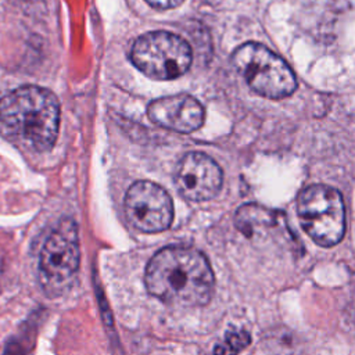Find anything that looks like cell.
<instances>
[{"label":"cell","instance_id":"6da1fadb","mask_svg":"<svg viewBox=\"0 0 355 355\" xmlns=\"http://www.w3.org/2000/svg\"><path fill=\"white\" fill-rule=\"evenodd\" d=\"M147 291L161 302L193 308L205 305L214 293L215 279L205 255L193 247L169 245L147 263Z\"/></svg>","mask_w":355,"mask_h":355},{"label":"cell","instance_id":"7a4b0ae2","mask_svg":"<svg viewBox=\"0 0 355 355\" xmlns=\"http://www.w3.org/2000/svg\"><path fill=\"white\" fill-rule=\"evenodd\" d=\"M0 121L37 151L50 150L60 126V104L47 89L21 86L0 100Z\"/></svg>","mask_w":355,"mask_h":355},{"label":"cell","instance_id":"3957f363","mask_svg":"<svg viewBox=\"0 0 355 355\" xmlns=\"http://www.w3.org/2000/svg\"><path fill=\"white\" fill-rule=\"evenodd\" d=\"M79 258L76 225L65 218L47 236L39 254V283L49 297H60L71 288L78 273Z\"/></svg>","mask_w":355,"mask_h":355},{"label":"cell","instance_id":"277c9868","mask_svg":"<svg viewBox=\"0 0 355 355\" xmlns=\"http://www.w3.org/2000/svg\"><path fill=\"white\" fill-rule=\"evenodd\" d=\"M232 61L248 86L263 97L283 98L297 87L290 67L261 43L248 42L241 44L233 53Z\"/></svg>","mask_w":355,"mask_h":355},{"label":"cell","instance_id":"5b68a950","mask_svg":"<svg viewBox=\"0 0 355 355\" xmlns=\"http://www.w3.org/2000/svg\"><path fill=\"white\" fill-rule=\"evenodd\" d=\"M297 212L302 229L319 245H336L345 232V209L341 194L324 184H313L301 191Z\"/></svg>","mask_w":355,"mask_h":355},{"label":"cell","instance_id":"8992f818","mask_svg":"<svg viewBox=\"0 0 355 355\" xmlns=\"http://www.w3.org/2000/svg\"><path fill=\"white\" fill-rule=\"evenodd\" d=\"M135 67L151 79L171 80L183 75L191 64V49L180 36L154 31L136 39L130 50Z\"/></svg>","mask_w":355,"mask_h":355},{"label":"cell","instance_id":"52a82bcc","mask_svg":"<svg viewBox=\"0 0 355 355\" xmlns=\"http://www.w3.org/2000/svg\"><path fill=\"white\" fill-rule=\"evenodd\" d=\"M125 214L137 230L158 233L171 226L173 202L161 186L148 180H139L126 191Z\"/></svg>","mask_w":355,"mask_h":355},{"label":"cell","instance_id":"ba28073f","mask_svg":"<svg viewBox=\"0 0 355 355\" xmlns=\"http://www.w3.org/2000/svg\"><path fill=\"white\" fill-rule=\"evenodd\" d=\"M175 186L187 200L207 201L220 190L222 171L211 157L193 151L179 161L175 172Z\"/></svg>","mask_w":355,"mask_h":355},{"label":"cell","instance_id":"9c48e42d","mask_svg":"<svg viewBox=\"0 0 355 355\" xmlns=\"http://www.w3.org/2000/svg\"><path fill=\"white\" fill-rule=\"evenodd\" d=\"M147 112L154 123L179 133L194 132L204 122L201 103L184 93L165 96L151 101Z\"/></svg>","mask_w":355,"mask_h":355},{"label":"cell","instance_id":"30bf717a","mask_svg":"<svg viewBox=\"0 0 355 355\" xmlns=\"http://www.w3.org/2000/svg\"><path fill=\"white\" fill-rule=\"evenodd\" d=\"M277 223L279 219L275 212L254 204L241 207L236 214V226L248 237L265 234Z\"/></svg>","mask_w":355,"mask_h":355},{"label":"cell","instance_id":"8fae6325","mask_svg":"<svg viewBox=\"0 0 355 355\" xmlns=\"http://www.w3.org/2000/svg\"><path fill=\"white\" fill-rule=\"evenodd\" d=\"M37 320L29 318L19 327V330L7 340L3 355H29L36 341Z\"/></svg>","mask_w":355,"mask_h":355},{"label":"cell","instance_id":"7c38bea8","mask_svg":"<svg viewBox=\"0 0 355 355\" xmlns=\"http://www.w3.org/2000/svg\"><path fill=\"white\" fill-rule=\"evenodd\" d=\"M250 344V334L245 330L229 331L225 341L215 347V355H237Z\"/></svg>","mask_w":355,"mask_h":355},{"label":"cell","instance_id":"4fadbf2b","mask_svg":"<svg viewBox=\"0 0 355 355\" xmlns=\"http://www.w3.org/2000/svg\"><path fill=\"white\" fill-rule=\"evenodd\" d=\"M150 6L158 8V10H168L175 8L179 4H182L184 0H146Z\"/></svg>","mask_w":355,"mask_h":355}]
</instances>
